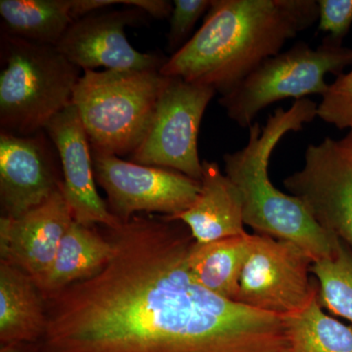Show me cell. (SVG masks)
Returning a JSON list of instances; mask_svg holds the SVG:
<instances>
[{"label": "cell", "mask_w": 352, "mask_h": 352, "mask_svg": "<svg viewBox=\"0 0 352 352\" xmlns=\"http://www.w3.org/2000/svg\"><path fill=\"white\" fill-rule=\"evenodd\" d=\"M352 65V48L324 38L317 48L298 43L289 50L266 59L226 94L219 104L227 116L241 127H248L261 111L285 99L296 100L308 95L323 96L328 74L339 76Z\"/></svg>", "instance_id": "8992f818"}, {"label": "cell", "mask_w": 352, "mask_h": 352, "mask_svg": "<svg viewBox=\"0 0 352 352\" xmlns=\"http://www.w3.org/2000/svg\"><path fill=\"white\" fill-rule=\"evenodd\" d=\"M146 14L136 8L102 10L75 21L57 44V50L82 71L97 68L160 71L166 58L144 53L127 41V25L143 22Z\"/></svg>", "instance_id": "7c38bea8"}, {"label": "cell", "mask_w": 352, "mask_h": 352, "mask_svg": "<svg viewBox=\"0 0 352 352\" xmlns=\"http://www.w3.org/2000/svg\"><path fill=\"white\" fill-rule=\"evenodd\" d=\"M318 18L317 0H212L200 29L160 73L226 94Z\"/></svg>", "instance_id": "7a4b0ae2"}, {"label": "cell", "mask_w": 352, "mask_h": 352, "mask_svg": "<svg viewBox=\"0 0 352 352\" xmlns=\"http://www.w3.org/2000/svg\"><path fill=\"white\" fill-rule=\"evenodd\" d=\"M1 30L32 43L56 46L71 25L72 0H1Z\"/></svg>", "instance_id": "d6986e66"}, {"label": "cell", "mask_w": 352, "mask_h": 352, "mask_svg": "<svg viewBox=\"0 0 352 352\" xmlns=\"http://www.w3.org/2000/svg\"><path fill=\"white\" fill-rule=\"evenodd\" d=\"M318 295L283 316L289 352H352V328L326 314Z\"/></svg>", "instance_id": "ffe728a7"}, {"label": "cell", "mask_w": 352, "mask_h": 352, "mask_svg": "<svg viewBox=\"0 0 352 352\" xmlns=\"http://www.w3.org/2000/svg\"><path fill=\"white\" fill-rule=\"evenodd\" d=\"M47 325L45 300L34 280L0 261V344L41 342Z\"/></svg>", "instance_id": "2e32d148"}, {"label": "cell", "mask_w": 352, "mask_h": 352, "mask_svg": "<svg viewBox=\"0 0 352 352\" xmlns=\"http://www.w3.org/2000/svg\"><path fill=\"white\" fill-rule=\"evenodd\" d=\"M315 221L352 250V157L340 141L308 145L302 170L285 178Z\"/></svg>", "instance_id": "30bf717a"}, {"label": "cell", "mask_w": 352, "mask_h": 352, "mask_svg": "<svg viewBox=\"0 0 352 352\" xmlns=\"http://www.w3.org/2000/svg\"><path fill=\"white\" fill-rule=\"evenodd\" d=\"M61 162L45 131L22 136L0 132L1 217L17 219L61 188Z\"/></svg>", "instance_id": "8fae6325"}, {"label": "cell", "mask_w": 352, "mask_h": 352, "mask_svg": "<svg viewBox=\"0 0 352 352\" xmlns=\"http://www.w3.org/2000/svg\"><path fill=\"white\" fill-rule=\"evenodd\" d=\"M91 154L95 180L120 222L138 212L175 217L188 210L200 194L201 182L179 171L124 161L92 146Z\"/></svg>", "instance_id": "9c48e42d"}, {"label": "cell", "mask_w": 352, "mask_h": 352, "mask_svg": "<svg viewBox=\"0 0 352 352\" xmlns=\"http://www.w3.org/2000/svg\"><path fill=\"white\" fill-rule=\"evenodd\" d=\"M80 69L56 46L0 36V126L28 136L43 131L73 103Z\"/></svg>", "instance_id": "277c9868"}, {"label": "cell", "mask_w": 352, "mask_h": 352, "mask_svg": "<svg viewBox=\"0 0 352 352\" xmlns=\"http://www.w3.org/2000/svg\"><path fill=\"white\" fill-rule=\"evenodd\" d=\"M44 131L59 154L62 190L74 221L110 229L120 226L122 222L110 212L96 188L91 146L74 104L53 118Z\"/></svg>", "instance_id": "4fadbf2b"}, {"label": "cell", "mask_w": 352, "mask_h": 352, "mask_svg": "<svg viewBox=\"0 0 352 352\" xmlns=\"http://www.w3.org/2000/svg\"><path fill=\"white\" fill-rule=\"evenodd\" d=\"M251 247V234L199 244L189 252V267L197 282L215 295L235 302L241 275Z\"/></svg>", "instance_id": "ac0fdd59"}, {"label": "cell", "mask_w": 352, "mask_h": 352, "mask_svg": "<svg viewBox=\"0 0 352 352\" xmlns=\"http://www.w3.org/2000/svg\"><path fill=\"white\" fill-rule=\"evenodd\" d=\"M74 221L63 190L17 219L0 217V261L44 284L62 238Z\"/></svg>", "instance_id": "5bb4252c"}, {"label": "cell", "mask_w": 352, "mask_h": 352, "mask_svg": "<svg viewBox=\"0 0 352 352\" xmlns=\"http://www.w3.org/2000/svg\"><path fill=\"white\" fill-rule=\"evenodd\" d=\"M317 117L340 131L352 129V69L329 85L317 108Z\"/></svg>", "instance_id": "7402d4cb"}, {"label": "cell", "mask_w": 352, "mask_h": 352, "mask_svg": "<svg viewBox=\"0 0 352 352\" xmlns=\"http://www.w3.org/2000/svg\"><path fill=\"white\" fill-rule=\"evenodd\" d=\"M113 254L112 241L94 226L72 222L61 242L50 273L41 288L44 300L71 285L100 272Z\"/></svg>", "instance_id": "e0dca14e"}, {"label": "cell", "mask_w": 352, "mask_h": 352, "mask_svg": "<svg viewBox=\"0 0 352 352\" xmlns=\"http://www.w3.org/2000/svg\"><path fill=\"white\" fill-rule=\"evenodd\" d=\"M168 78L160 71H83L73 104L90 145L118 157L133 154L149 129Z\"/></svg>", "instance_id": "5b68a950"}, {"label": "cell", "mask_w": 352, "mask_h": 352, "mask_svg": "<svg viewBox=\"0 0 352 352\" xmlns=\"http://www.w3.org/2000/svg\"><path fill=\"white\" fill-rule=\"evenodd\" d=\"M319 31L344 43L352 25V0H318Z\"/></svg>", "instance_id": "cb8c5ba5"}, {"label": "cell", "mask_w": 352, "mask_h": 352, "mask_svg": "<svg viewBox=\"0 0 352 352\" xmlns=\"http://www.w3.org/2000/svg\"><path fill=\"white\" fill-rule=\"evenodd\" d=\"M322 307L352 324V250L338 238L333 254L314 261Z\"/></svg>", "instance_id": "44dd1931"}, {"label": "cell", "mask_w": 352, "mask_h": 352, "mask_svg": "<svg viewBox=\"0 0 352 352\" xmlns=\"http://www.w3.org/2000/svg\"><path fill=\"white\" fill-rule=\"evenodd\" d=\"M318 105L308 98L278 108L265 126L254 122L244 148L223 156L224 173L239 189L243 199L244 223L254 233L291 241L314 261L333 254L337 236L316 221L300 199L287 195L271 182L268 166L271 155L287 133L302 131L317 117Z\"/></svg>", "instance_id": "3957f363"}, {"label": "cell", "mask_w": 352, "mask_h": 352, "mask_svg": "<svg viewBox=\"0 0 352 352\" xmlns=\"http://www.w3.org/2000/svg\"><path fill=\"white\" fill-rule=\"evenodd\" d=\"M339 141L340 145H342V147L346 149V151L352 157V129H349V133L346 134V138Z\"/></svg>", "instance_id": "4316f807"}, {"label": "cell", "mask_w": 352, "mask_h": 352, "mask_svg": "<svg viewBox=\"0 0 352 352\" xmlns=\"http://www.w3.org/2000/svg\"><path fill=\"white\" fill-rule=\"evenodd\" d=\"M39 342H11L0 344V352H38Z\"/></svg>", "instance_id": "484cf974"}, {"label": "cell", "mask_w": 352, "mask_h": 352, "mask_svg": "<svg viewBox=\"0 0 352 352\" xmlns=\"http://www.w3.org/2000/svg\"><path fill=\"white\" fill-rule=\"evenodd\" d=\"M215 94L214 88L207 85L178 76L168 78L149 129L131 155V162L179 171L201 182L203 162L199 157V131Z\"/></svg>", "instance_id": "52a82bcc"}, {"label": "cell", "mask_w": 352, "mask_h": 352, "mask_svg": "<svg viewBox=\"0 0 352 352\" xmlns=\"http://www.w3.org/2000/svg\"><path fill=\"white\" fill-rule=\"evenodd\" d=\"M105 229L112 258L45 298L38 352H289L283 317L196 281L188 263L195 239L183 222L134 215Z\"/></svg>", "instance_id": "6da1fadb"}, {"label": "cell", "mask_w": 352, "mask_h": 352, "mask_svg": "<svg viewBox=\"0 0 352 352\" xmlns=\"http://www.w3.org/2000/svg\"><path fill=\"white\" fill-rule=\"evenodd\" d=\"M122 6L138 9L157 19L170 17L173 9V2L168 0H122Z\"/></svg>", "instance_id": "d4e9b609"}, {"label": "cell", "mask_w": 352, "mask_h": 352, "mask_svg": "<svg viewBox=\"0 0 352 352\" xmlns=\"http://www.w3.org/2000/svg\"><path fill=\"white\" fill-rule=\"evenodd\" d=\"M314 261L291 241L251 234L235 302L281 317L302 309L319 293Z\"/></svg>", "instance_id": "ba28073f"}, {"label": "cell", "mask_w": 352, "mask_h": 352, "mask_svg": "<svg viewBox=\"0 0 352 352\" xmlns=\"http://www.w3.org/2000/svg\"><path fill=\"white\" fill-rule=\"evenodd\" d=\"M212 6V0H175L170 19L168 44L175 54L189 41L197 22Z\"/></svg>", "instance_id": "603a6c76"}, {"label": "cell", "mask_w": 352, "mask_h": 352, "mask_svg": "<svg viewBox=\"0 0 352 352\" xmlns=\"http://www.w3.org/2000/svg\"><path fill=\"white\" fill-rule=\"evenodd\" d=\"M168 219L183 222L199 244L247 233L239 189L214 162L203 161L201 192L193 205Z\"/></svg>", "instance_id": "9a60e30c"}]
</instances>
